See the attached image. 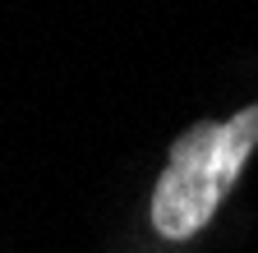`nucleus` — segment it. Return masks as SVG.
<instances>
[{
	"instance_id": "f257e3e1",
	"label": "nucleus",
	"mask_w": 258,
	"mask_h": 253,
	"mask_svg": "<svg viewBox=\"0 0 258 253\" xmlns=\"http://www.w3.org/2000/svg\"><path fill=\"white\" fill-rule=\"evenodd\" d=\"M253 147H258V106H244L231 120L189 124L171 143L166 171L152 184V207H148L152 230L161 239L199 235L235 189Z\"/></svg>"
}]
</instances>
